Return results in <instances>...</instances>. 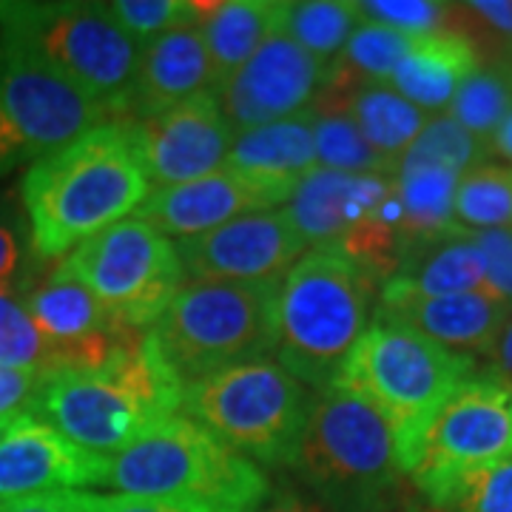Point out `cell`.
Returning <instances> with one entry per match:
<instances>
[{"label":"cell","instance_id":"cell-1","mask_svg":"<svg viewBox=\"0 0 512 512\" xmlns=\"http://www.w3.org/2000/svg\"><path fill=\"white\" fill-rule=\"evenodd\" d=\"M146 171L123 120H106L40 157L20 180L32 254L55 262L126 220L148 197Z\"/></svg>","mask_w":512,"mask_h":512},{"label":"cell","instance_id":"cell-2","mask_svg":"<svg viewBox=\"0 0 512 512\" xmlns=\"http://www.w3.org/2000/svg\"><path fill=\"white\" fill-rule=\"evenodd\" d=\"M183 390L143 330L106 365L52 373L37 396L35 416L97 456H114L180 413Z\"/></svg>","mask_w":512,"mask_h":512},{"label":"cell","instance_id":"cell-3","mask_svg":"<svg viewBox=\"0 0 512 512\" xmlns=\"http://www.w3.org/2000/svg\"><path fill=\"white\" fill-rule=\"evenodd\" d=\"M288 470L328 512H382L407 476L393 424L339 384L313 393Z\"/></svg>","mask_w":512,"mask_h":512},{"label":"cell","instance_id":"cell-4","mask_svg":"<svg viewBox=\"0 0 512 512\" xmlns=\"http://www.w3.org/2000/svg\"><path fill=\"white\" fill-rule=\"evenodd\" d=\"M376 288L348 256L311 248L276 291V362L316 393L328 390L365 336Z\"/></svg>","mask_w":512,"mask_h":512},{"label":"cell","instance_id":"cell-5","mask_svg":"<svg viewBox=\"0 0 512 512\" xmlns=\"http://www.w3.org/2000/svg\"><path fill=\"white\" fill-rule=\"evenodd\" d=\"M103 487L120 495L191 501L214 512H251L271 493L259 464L185 413L168 416L109 456Z\"/></svg>","mask_w":512,"mask_h":512},{"label":"cell","instance_id":"cell-6","mask_svg":"<svg viewBox=\"0 0 512 512\" xmlns=\"http://www.w3.org/2000/svg\"><path fill=\"white\" fill-rule=\"evenodd\" d=\"M0 46L32 57L126 123L140 43L109 3H0Z\"/></svg>","mask_w":512,"mask_h":512},{"label":"cell","instance_id":"cell-7","mask_svg":"<svg viewBox=\"0 0 512 512\" xmlns=\"http://www.w3.org/2000/svg\"><path fill=\"white\" fill-rule=\"evenodd\" d=\"M470 376H476V356L444 348L419 330L376 316L350 350L336 384L362 396L393 424L410 476L424 427Z\"/></svg>","mask_w":512,"mask_h":512},{"label":"cell","instance_id":"cell-8","mask_svg":"<svg viewBox=\"0 0 512 512\" xmlns=\"http://www.w3.org/2000/svg\"><path fill=\"white\" fill-rule=\"evenodd\" d=\"M276 291L279 282H185L148 336L183 387L268 359L276 348Z\"/></svg>","mask_w":512,"mask_h":512},{"label":"cell","instance_id":"cell-9","mask_svg":"<svg viewBox=\"0 0 512 512\" xmlns=\"http://www.w3.org/2000/svg\"><path fill=\"white\" fill-rule=\"evenodd\" d=\"M311 399V387L268 356L185 384L180 410L259 467H288Z\"/></svg>","mask_w":512,"mask_h":512},{"label":"cell","instance_id":"cell-10","mask_svg":"<svg viewBox=\"0 0 512 512\" xmlns=\"http://www.w3.org/2000/svg\"><path fill=\"white\" fill-rule=\"evenodd\" d=\"M126 328L148 330L183 291L177 245L134 214L57 259Z\"/></svg>","mask_w":512,"mask_h":512},{"label":"cell","instance_id":"cell-11","mask_svg":"<svg viewBox=\"0 0 512 512\" xmlns=\"http://www.w3.org/2000/svg\"><path fill=\"white\" fill-rule=\"evenodd\" d=\"M512 458V382L470 376L447 396L421 433L410 478L436 507L458 478Z\"/></svg>","mask_w":512,"mask_h":512},{"label":"cell","instance_id":"cell-12","mask_svg":"<svg viewBox=\"0 0 512 512\" xmlns=\"http://www.w3.org/2000/svg\"><path fill=\"white\" fill-rule=\"evenodd\" d=\"M111 120L86 94L32 57L0 46V177Z\"/></svg>","mask_w":512,"mask_h":512},{"label":"cell","instance_id":"cell-13","mask_svg":"<svg viewBox=\"0 0 512 512\" xmlns=\"http://www.w3.org/2000/svg\"><path fill=\"white\" fill-rule=\"evenodd\" d=\"M20 302L55 353L57 370H94L143 330L126 328L60 268L35 259L18 288Z\"/></svg>","mask_w":512,"mask_h":512},{"label":"cell","instance_id":"cell-14","mask_svg":"<svg viewBox=\"0 0 512 512\" xmlns=\"http://www.w3.org/2000/svg\"><path fill=\"white\" fill-rule=\"evenodd\" d=\"M308 251V242L299 237L285 208L237 217L200 237L177 242L185 282L276 285Z\"/></svg>","mask_w":512,"mask_h":512},{"label":"cell","instance_id":"cell-15","mask_svg":"<svg viewBox=\"0 0 512 512\" xmlns=\"http://www.w3.org/2000/svg\"><path fill=\"white\" fill-rule=\"evenodd\" d=\"M126 126L151 191L214 174L237 140L217 92H202L174 109Z\"/></svg>","mask_w":512,"mask_h":512},{"label":"cell","instance_id":"cell-16","mask_svg":"<svg viewBox=\"0 0 512 512\" xmlns=\"http://www.w3.org/2000/svg\"><path fill=\"white\" fill-rule=\"evenodd\" d=\"M330 63L305 52L282 29L217 86L231 128L242 134L305 111L328 80Z\"/></svg>","mask_w":512,"mask_h":512},{"label":"cell","instance_id":"cell-17","mask_svg":"<svg viewBox=\"0 0 512 512\" xmlns=\"http://www.w3.org/2000/svg\"><path fill=\"white\" fill-rule=\"evenodd\" d=\"M291 197V188L262 183L222 165L200 180L148 191L134 217L148 222L165 237L191 239L237 217L274 211L276 205H285Z\"/></svg>","mask_w":512,"mask_h":512},{"label":"cell","instance_id":"cell-18","mask_svg":"<svg viewBox=\"0 0 512 512\" xmlns=\"http://www.w3.org/2000/svg\"><path fill=\"white\" fill-rule=\"evenodd\" d=\"M109 456L66 439L35 413L20 416L0 439V501L94 490L106 481Z\"/></svg>","mask_w":512,"mask_h":512},{"label":"cell","instance_id":"cell-19","mask_svg":"<svg viewBox=\"0 0 512 512\" xmlns=\"http://www.w3.org/2000/svg\"><path fill=\"white\" fill-rule=\"evenodd\" d=\"M393 191L396 174H342L316 168L285 202V214L308 248L345 251Z\"/></svg>","mask_w":512,"mask_h":512},{"label":"cell","instance_id":"cell-20","mask_svg":"<svg viewBox=\"0 0 512 512\" xmlns=\"http://www.w3.org/2000/svg\"><path fill=\"white\" fill-rule=\"evenodd\" d=\"M512 308L493 291L450 293V296H413V293H379L376 316L419 330L421 336L458 353L493 350Z\"/></svg>","mask_w":512,"mask_h":512},{"label":"cell","instance_id":"cell-21","mask_svg":"<svg viewBox=\"0 0 512 512\" xmlns=\"http://www.w3.org/2000/svg\"><path fill=\"white\" fill-rule=\"evenodd\" d=\"M202 92H217V77L197 26L165 32L140 46L128 100L131 120L174 109Z\"/></svg>","mask_w":512,"mask_h":512},{"label":"cell","instance_id":"cell-22","mask_svg":"<svg viewBox=\"0 0 512 512\" xmlns=\"http://www.w3.org/2000/svg\"><path fill=\"white\" fill-rule=\"evenodd\" d=\"M313 103L348 114L367 143L393 165H399L404 151L413 146L421 128L430 123V114L413 106L390 83L356 80L333 69Z\"/></svg>","mask_w":512,"mask_h":512},{"label":"cell","instance_id":"cell-23","mask_svg":"<svg viewBox=\"0 0 512 512\" xmlns=\"http://www.w3.org/2000/svg\"><path fill=\"white\" fill-rule=\"evenodd\" d=\"M484 63L470 32H436L410 40L407 55L390 74V86L424 114L450 109L461 83Z\"/></svg>","mask_w":512,"mask_h":512},{"label":"cell","instance_id":"cell-24","mask_svg":"<svg viewBox=\"0 0 512 512\" xmlns=\"http://www.w3.org/2000/svg\"><path fill=\"white\" fill-rule=\"evenodd\" d=\"M490 291L484 256L476 237L467 228L419 242L399 259L396 274L384 282L379 293H413V296H450V293Z\"/></svg>","mask_w":512,"mask_h":512},{"label":"cell","instance_id":"cell-25","mask_svg":"<svg viewBox=\"0 0 512 512\" xmlns=\"http://www.w3.org/2000/svg\"><path fill=\"white\" fill-rule=\"evenodd\" d=\"M222 165L262 183L296 191L299 183L319 168L313 146L311 106L293 117L237 134Z\"/></svg>","mask_w":512,"mask_h":512},{"label":"cell","instance_id":"cell-26","mask_svg":"<svg viewBox=\"0 0 512 512\" xmlns=\"http://www.w3.org/2000/svg\"><path fill=\"white\" fill-rule=\"evenodd\" d=\"M288 3L279 0H197V29L214 66L217 86L242 69L259 46L285 23Z\"/></svg>","mask_w":512,"mask_h":512},{"label":"cell","instance_id":"cell-27","mask_svg":"<svg viewBox=\"0 0 512 512\" xmlns=\"http://www.w3.org/2000/svg\"><path fill=\"white\" fill-rule=\"evenodd\" d=\"M461 174L447 168H399L402 200V254L407 248L450 234L456 222V185Z\"/></svg>","mask_w":512,"mask_h":512},{"label":"cell","instance_id":"cell-28","mask_svg":"<svg viewBox=\"0 0 512 512\" xmlns=\"http://www.w3.org/2000/svg\"><path fill=\"white\" fill-rule=\"evenodd\" d=\"M512 111V52L501 57H484L453 97L450 114L458 126L467 128L476 140L490 148L495 131Z\"/></svg>","mask_w":512,"mask_h":512},{"label":"cell","instance_id":"cell-29","mask_svg":"<svg viewBox=\"0 0 512 512\" xmlns=\"http://www.w3.org/2000/svg\"><path fill=\"white\" fill-rule=\"evenodd\" d=\"M359 26H362L359 3L308 0V3H288L282 32L313 57L333 63Z\"/></svg>","mask_w":512,"mask_h":512},{"label":"cell","instance_id":"cell-30","mask_svg":"<svg viewBox=\"0 0 512 512\" xmlns=\"http://www.w3.org/2000/svg\"><path fill=\"white\" fill-rule=\"evenodd\" d=\"M313 111V146H316V165L342 174H396V165L384 160L376 148L362 137L348 114L316 106Z\"/></svg>","mask_w":512,"mask_h":512},{"label":"cell","instance_id":"cell-31","mask_svg":"<svg viewBox=\"0 0 512 512\" xmlns=\"http://www.w3.org/2000/svg\"><path fill=\"white\" fill-rule=\"evenodd\" d=\"M456 222L467 231L512 228V165H476L456 185Z\"/></svg>","mask_w":512,"mask_h":512},{"label":"cell","instance_id":"cell-32","mask_svg":"<svg viewBox=\"0 0 512 512\" xmlns=\"http://www.w3.org/2000/svg\"><path fill=\"white\" fill-rule=\"evenodd\" d=\"M490 148L476 140L467 128H461L450 114H436L421 128L413 146L402 154L399 168H447L456 174H467L476 165H484Z\"/></svg>","mask_w":512,"mask_h":512},{"label":"cell","instance_id":"cell-33","mask_svg":"<svg viewBox=\"0 0 512 512\" xmlns=\"http://www.w3.org/2000/svg\"><path fill=\"white\" fill-rule=\"evenodd\" d=\"M410 40L413 37L404 35L399 29L362 20V26L350 35L345 49L330 63V69L348 74V77H356V80L387 83L393 69L399 66V60L407 55Z\"/></svg>","mask_w":512,"mask_h":512},{"label":"cell","instance_id":"cell-34","mask_svg":"<svg viewBox=\"0 0 512 512\" xmlns=\"http://www.w3.org/2000/svg\"><path fill=\"white\" fill-rule=\"evenodd\" d=\"M0 367L57 373L55 353L18 293L0 291Z\"/></svg>","mask_w":512,"mask_h":512},{"label":"cell","instance_id":"cell-35","mask_svg":"<svg viewBox=\"0 0 512 512\" xmlns=\"http://www.w3.org/2000/svg\"><path fill=\"white\" fill-rule=\"evenodd\" d=\"M436 512H512V458L467 473L441 495Z\"/></svg>","mask_w":512,"mask_h":512},{"label":"cell","instance_id":"cell-36","mask_svg":"<svg viewBox=\"0 0 512 512\" xmlns=\"http://www.w3.org/2000/svg\"><path fill=\"white\" fill-rule=\"evenodd\" d=\"M109 9L140 46L165 32L197 26V0H114Z\"/></svg>","mask_w":512,"mask_h":512},{"label":"cell","instance_id":"cell-37","mask_svg":"<svg viewBox=\"0 0 512 512\" xmlns=\"http://www.w3.org/2000/svg\"><path fill=\"white\" fill-rule=\"evenodd\" d=\"M32 262V234L20 194L0 191V291L18 293Z\"/></svg>","mask_w":512,"mask_h":512},{"label":"cell","instance_id":"cell-38","mask_svg":"<svg viewBox=\"0 0 512 512\" xmlns=\"http://www.w3.org/2000/svg\"><path fill=\"white\" fill-rule=\"evenodd\" d=\"M473 237H476L478 251L484 256L487 288L512 308V228L473 231Z\"/></svg>","mask_w":512,"mask_h":512},{"label":"cell","instance_id":"cell-39","mask_svg":"<svg viewBox=\"0 0 512 512\" xmlns=\"http://www.w3.org/2000/svg\"><path fill=\"white\" fill-rule=\"evenodd\" d=\"M52 373L40 370H18V367H0V419H18L26 413H35L37 396Z\"/></svg>","mask_w":512,"mask_h":512},{"label":"cell","instance_id":"cell-40","mask_svg":"<svg viewBox=\"0 0 512 512\" xmlns=\"http://www.w3.org/2000/svg\"><path fill=\"white\" fill-rule=\"evenodd\" d=\"M0 512H97V493L66 490V493L29 495L15 501H0Z\"/></svg>","mask_w":512,"mask_h":512},{"label":"cell","instance_id":"cell-41","mask_svg":"<svg viewBox=\"0 0 512 512\" xmlns=\"http://www.w3.org/2000/svg\"><path fill=\"white\" fill-rule=\"evenodd\" d=\"M97 512H214L191 501L171 498H140V495H97Z\"/></svg>","mask_w":512,"mask_h":512},{"label":"cell","instance_id":"cell-42","mask_svg":"<svg viewBox=\"0 0 512 512\" xmlns=\"http://www.w3.org/2000/svg\"><path fill=\"white\" fill-rule=\"evenodd\" d=\"M251 512H328L313 495L299 493L293 487H271Z\"/></svg>","mask_w":512,"mask_h":512},{"label":"cell","instance_id":"cell-43","mask_svg":"<svg viewBox=\"0 0 512 512\" xmlns=\"http://www.w3.org/2000/svg\"><path fill=\"white\" fill-rule=\"evenodd\" d=\"M490 359H493L495 365V376H501V379H507L512 382V313L507 316V322H504V328L498 333V339H495L493 350H490Z\"/></svg>","mask_w":512,"mask_h":512},{"label":"cell","instance_id":"cell-44","mask_svg":"<svg viewBox=\"0 0 512 512\" xmlns=\"http://www.w3.org/2000/svg\"><path fill=\"white\" fill-rule=\"evenodd\" d=\"M490 154H501L504 160L512 163V111L507 114V120L501 123V128L495 131L493 143H490Z\"/></svg>","mask_w":512,"mask_h":512},{"label":"cell","instance_id":"cell-45","mask_svg":"<svg viewBox=\"0 0 512 512\" xmlns=\"http://www.w3.org/2000/svg\"><path fill=\"white\" fill-rule=\"evenodd\" d=\"M18 419H20V416H18ZM18 419H0V439H3L6 433H9V427H12V424H15Z\"/></svg>","mask_w":512,"mask_h":512},{"label":"cell","instance_id":"cell-46","mask_svg":"<svg viewBox=\"0 0 512 512\" xmlns=\"http://www.w3.org/2000/svg\"><path fill=\"white\" fill-rule=\"evenodd\" d=\"M413 512H436V510H430V507H427V510H413Z\"/></svg>","mask_w":512,"mask_h":512}]
</instances>
